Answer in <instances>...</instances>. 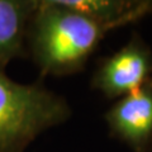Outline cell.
I'll return each instance as SVG.
<instances>
[{"label": "cell", "instance_id": "1", "mask_svg": "<svg viewBox=\"0 0 152 152\" xmlns=\"http://www.w3.org/2000/svg\"><path fill=\"white\" fill-rule=\"evenodd\" d=\"M110 31L62 0H38L28 27L27 48L42 75L66 76L85 67Z\"/></svg>", "mask_w": 152, "mask_h": 152}, {"label": "cell", "instance_id": "2", "mask_svg": "<svg viewBox=\"0 0 152 152\" xmlns=\"http://www.w3.org/2000/svg\"><path fill=\"white\" fill-rule=\"evenodd\" d=\"M70 115L62 96L39 84L13 81L0 67V152H24L37 136Z\"/></svg>", "mask_w": 152, "mask_h": 152}, {"label": "cell", "instance_id": "3", "mask_svg": "<svg viewBox=\"0 0 152 152\" xmlns=\"http://www.w3.org/2000/svg\"><path fill=\"white\" fill-rule=\"evenodd\" d=\"M152 80V51L140 34L99 62L91 88L108 99L123 98Z\"/></svg>", "mask_w": 152, "mask_h": 152}, {"label": "cell", "instance_id": "4", "mask_svg": "<svg viewBox=\"0 0 152 152\" xmlns=\"http://www.w3.org/2000/svg\"><path fill=\"white\" fill-rule=\"evenodd\" d=\"M104 119L110 136L133 152H152V80L118 99Z\"/></svg>", "mask_w": 152, "mask_h": 152}, {"label": "cell", "instance_id": "5", "mask_svg": "<svg viewBox=\"0 0 152 152\" xmlns=\"http://www.w3.org/2000/svg\"><path fill=\"white\" fill-rule=\"evenodd\" d=\"M38 0H0V67L28 53L27 34Z\"/></svg>", "mask_w": 152, "mask_h": 152}, {"label": "cell", "instance_id": "6", "mask_svg": "<svg viewBox=\"0 0 152 152\" xmlns=\"http://www.w3.org/2000/svg\"><path fill=\"white\" fill-rule=\"evenodd\" d=\"M67 7L103 23L112 29L140 20L152 12L145 0H62Z\"/></svg>", "mask_w": 152, "mask_h": 152}]
</instances>
